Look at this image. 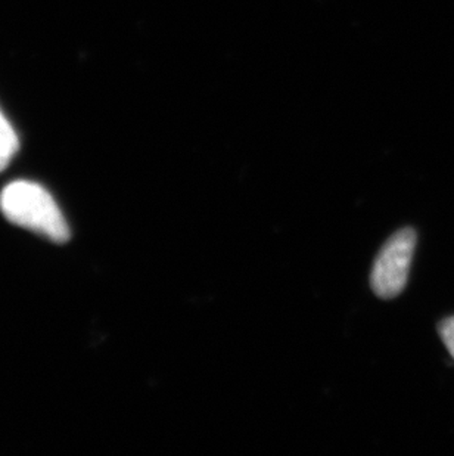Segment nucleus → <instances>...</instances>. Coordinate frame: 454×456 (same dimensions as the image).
Instances as JSON below:
<instances>
[{"label":"nucleus","mask_w":454,"mask_h":456,"mask_svg":"<svg viewBox=\"0 0 454 456\" xmlns=\"http://www.w3.org/2000/svg\"><path fill=\"white\" fill-rule=\"evenodd\" d=\"M0 213L11 224L39 233L49 241L64 244L69 228L60 206L44 186L30 181H15L0 192Z\"/></svg>","instance_id":"obj_1"},{"label":"nucleus","mask_w":454,"mask_h":456,"mask_svg":"<svg viewBox=\"0 0 454 456\" xmlns=\"http://www.w3.org/2000/svg\"><path fill=\"white\" fill-rule=\"evenodd\" d=\"M415 248L416 232L410 228L401 229L384 244L370 273V285L377 297L390 300L403 291Z\"/></svg>","instance_id":"obj_2"},{"label":"nucleus","mask_w":454,"mask_h":456,"mask_svg":"<svg viewBox=\"0 0 454 456\" xmlns=\"http://www.w3.org/2000/svg\"><path fill=\"white\" fill-rule=\"evenodd\" d=\"M18 148H20V142H18L17 134L11 123L6 120V117L0 111V154L12 159L13 155L17 154Z\"/></svg>","instance_id":"obj_3"},{"label":"nucleus","mask_w":454,"mask_h":456,"mask_svg":"<svg viewBox=\"0 0 454 456\" xmlns=\"http://www.w3.org/2000/svg\"><path fill=\"white\" fill-rule=\"evenodd\" d=\"M438 332H440V337H442L446 349L449 350V354L454 359V316L444 319L438 327Z\"/></svg>","instance_id":"obj_4"},{"label":"nucleus","mask_w":454,"mask_h":456,"mask_svg":"<svg viewBox=\"0 0 454 456\" xmlns=\"http://www.w3.org/2000/svg\"><path fill=\"white\" fill-rule=\"evenodd\" d=\"M9 161H11V159H6L4 155L0 154V172H2V170H4L6 166H8Z\"/></svg>","instance_id":"obj_5"}]
</instances>
